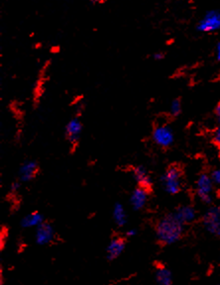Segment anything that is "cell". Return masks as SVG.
I'll use <instances>...</instances> for the list:
<instances>
[{"label": "cell", "instance_id": "obj_9", "mask_svg": "<svg viewBox=\"0 0 220 285\" xmlns=\"http://www.w3.org/2000/svg\"><path fill=\"white\" fill-rule=\"evenodd\" d=\"M39 172V164L36 161H25L19 168V179L20 182L32 181Z\"/></svg>", "mask_w": 220, "mask_h": 285}, {"label": "cell", "instance_id": "obj_16", "mask_svg": "<svg viewBox=\"0 0 220 285\" xmlns=\"http://www.w3.org/2000/svg\"><path fill=\"white\" fill-rule=\"evenodd\" d=\"M155 279L158 285H173V275L167 268H158L155 273Z\"/></svg>", "mask_w": 220, "mask_h": 285}, {"label": "cell", "instance_id": "obj_12", "mask_svg": "<svg viewBox=\"0 0 220 285\" xmlns=\"http://www.w3.org/2000/svg\"><path fill=\"white\" fill-rule=\"evenodd\" d=\"M133 173V177L135 179V181L137 182L138 186L146 188L148 190L151 191L152 186H153V180L152 177L149 173V171H147V169L143 166H138L135 167L132 171Z\"/></svg>", "mask_w": 220, "mask_h": 285}, {"label": "cell", "instance_id": "obj_13", "mask_svg": "<svg viewBox=\"0 0 220 285\" xmlns=\"http://www.w3.org/2000/svg\"><path fill=\"white\" fill-rule=\"evenodd\" d=\"M45 222V217L42 213L35 211V212H31L27 215H25L20 222V225L23 229H32V228H37L39 227L41 224H43Z\"/></svg>", "mask_w": 220, "mask_h": 285}, {"label": "cell", "instance_id": "obj_15", "mask_svg": "<svg viewBox=\"0 0 220 285\" xmlns=\"http://www.w3.org/2000/svg\"><path fill=\"white\" fill-rule=\"evenodd\" d=\"M112 217H113V221L116 226L124 227L126 225L127 213H126L124 206L121 203L117 202L114 204L113 210H112Z\"/></svg>", "mask_w": 220, "mask_h": 285}, {"label": "cell", "instance_id": "obj_18", "mask_svg": "<svg viewBox=\"0 0 220 285\" xmlns=\"http://www.w3.org/2000/svg\"><path fill=\"white\" fill-rule=\"evenodd\" d=\"M211 176L216 185H220V169H216L211 173Z\"/></svg>", "mask_w": 220, "mask_h": 285}, {"label": "cell", "instance_id": "obj_21", "mask_svg": "<svg viewBox=\"0 0 220 285\" xmlns=\"http://www.w3.org/2000/svg\"><path fill=\"white\" fill-rule=\"evenodd\" d=\"M153 58H154L155 60H162V59L165 58V54L162 53V52L155 53V54L153 55Z\"/></svg>", "mask_w": 220, "mask_h": 285}, {"label": "cell", "instance_id": "obj_7", "mask_svg": "<svg viewBox=\"0 0 220 285\" xmlns=\"http://www.w3.org/2000/svg\"><path fill=\"white\" fill-rule=\"evenodd\" d=\"M56 231L54 226L49 222H44L35 231V242L39 246H48L54 242Z\"/></svg>", "mask_w": 220, "mask_h": 285}, {"label": "cell", "instance_id": "obj_25", "mask_svg": "<svg viewBox=\"0 0 220 285\" xmlns=\"http://www.w3.org/2000/svg\"></svg>", "mask_w": 220, "mask_h": 285}, {"label": "cell", "instance_id": "obj_19", "mask_svg": "<svg viewBox=\"0 0 220 285\" xmlns=\"http://www.w3.org/2000/svg\"><path fill=\"white\" fill-rule=\"evenodd\" d=\"M214 142L220 147V125H219V127L214 133Z\"/></svg>", "mask_w": 220, "mask_h": 285}, {"label": "cell", "instance_id": "obj_1", "mask_svg": "<svg viewBox=\"0 0 220 285\" xmlns=\"http://www.w3.org/2000/svg\"><path fill=\"white\" fill-rule=\"evenodd\" d=\"M185 224H183L174 213L161 218L156 225L157 241L164 246L174 245L181 240L184 234Z\"/></svg>", "mask_w": 220, "mask_h": 285}, {"label": "cell", "instance_id": "obj_23", "mask_svg": "<svg viewBox=\"0 0 220 285\" xmlns=\"http://www.w3.org/2000/svg\"><path fill=\"white\" fill-rule=\"evenodd\" d=\"M215 113H216V116H217V119H218L219 125H220V102L218 104V105H217L216 110H215Z\"/></svg>", "mask_w": 220, "mask_h": 285}, {"label": "cell", "instance_id": "obj_22", "mask_svg": "<svg viewBox=\"0 0 220 285\" xmlns=\"http://www.w3.org/2000/svg\"><path fill=\"white\" fill-rule=\"evenodd\" d=\"M137 235V231L135 229H131V230H128L126 233H125V236L126 238H132V237H135Z\"/></svg>", "mask_w": 220, "mask_h": 285}, {"label": "cell", "instance_id": "obj_10", "mask_svg": "<svg viewBox=\"0 0 220 285\" xmlns=\"http://www.w3.org/2000/svg\"><path fill=\"white\" fill-rule=\"evenodd\" d=\"M126 248V240L123 237H113L106 248V258L109 262L118 259Z\"/></svg>", "mask_w": 220, "mask_h": 285}, {"label": "cell", "instance_id": "obj_2", "mask_svg": "<svg viewBox=\"0 0 220 285\" xmlns=\"http://www.w3.org/2000/svg\"><path fill=\"white\" fill-rule=\"evenodd\" d=\"M183 174L184 172L180 166H170L161 177V183L164 190L171 195L180 193L183 188Z\"/></svg>", "mask_w": 220, "mask_h": 285}, {"label": "cell", "instance_id": "obj_8", "mask_svg": "<svg viewBox=\"0 0 220 285\" xmlns=\"http://www.w3.org/2000/svg\"><path fill=\"white\" fill-rule=\"evenodd\" d=\"M82 123L79 118L74 117L71 119L65 127V135L71 145H76L81 137Z\"/></svg>", "mask_w": 220, "mask_h": 285}, {"label": "cell", "instance_id": "obj_6", "mask_svg": "<svg viewBox=\"0 0 220 285\" xmlns=\"http://www.w3.org/2000/svg\"><path fill=\"white\" fill-rule=\"evenodd\" d=\"M203 224L209 233L220 238V206H212L206 212Z\"/></svg>", "mask_w": 220, "mask_h": 285}, {"label": "cell", "instance_id": "obj_11", "mask_svg": "<svg viewBox=\"0 0 220 285\" xmlns=\"http://www.w3.org/2000/svg\"><path fill=\"white\" fill-rule=\"evenodd\" d=\"M149 193L150 190L140 186H137L132 191L130 196V205L135 211H140L146 206L149 200Z\"/></svg>", "mask_w": 220, "mask_h": 285}, {"label": "cell", "instance_id": "obj_3", "mask_svg": "<svg viewBox=\"0 0 220 285\" xmlns=\"http://www.w3.org/2000/svg\"><path fill=\"white\" fill-rule=\"evenodd\" d=\"M215 188V182L208 173H202L196 182V190L199 198L205 204H211L213 202V193Z\"/></svg>", "mask_w": 220, "mask_h": 285}, {"label": "cell", "instance_id": "obj_24", "mask_svg": "<svg viewBox=\"0 0 220 285\" xmlns=\"http://www.w3.org/2000/svg\"><path fill=\"white\" fill-rule=\"evenodd\" d=\"M216 57H217V59L220 61V42H219V44L217 45V49H216Z\"/></svg>", "mask_w": 220, "mask_h": 285}, {"label": "cell", "instance_id": "obj_20", "mask_svg": "<svg viewBox=\"0 0 220 285\" xmlns=\"http://www.w3.org/2000/svg\"><path fill=\"white\" fill-rule=\"evenodd\" d=\"M20 187H21V184L19 183V181H15V182H13V183L11 184V186H10V191L13 192V193H15V192H17V191L20 189Z\"/></svg>", "mask_w": 220, "mask_h": 285}, {"label": "cell", "instance_id": "obj_14", "mask_svg": "<svg viewBox=\"0 0 220 285\" xmlns=\"http://www.w3.org/2000/svg\"><path fill=\"white\" fill-rule=\"evenodd\" d=\"M174 214L185 225L194 222L197 217V211L191 205H182L178 207Z\"/></svg>", "mask_w": 220, "mask_h": 285}, {"label": "cell", "instance_id": "obj_17", "mask_svg": "<svg viewBox=\"0 0 220 285\" xmlns=\"http://www.w3.org/2000/svg\"><path fill=\"white\" fill-rule=\"evenodd\" d=\"M182 101L180 98H176L172 101L170 106V113L173 117H178L182 113Z\"/></svg>", "mask_w": 220, "mask_h": 285}, {"label": "cell", "instance_id": "obj_4", "mask_svg": "<svg viewBox=\"0 0 220 285\" xmlns=\"http://www.w3.org/2000/svg\"><path fill=\"white\" fill-rule=\"evenodd\" d=\"M153 142L162 149H169L175 142V134L168 125H158L152 132Z\"/></svg>", "mask_w": 220, "mask_h": 285}, {"label": "cell", "instance_id": "obj_5", "mask_svg": "<svg viewBox=\"0 0 220 285\" xmlns=\"http://www.w3.org/2000/svg\"><path fill=\"white\" fill-rule=\"evenodd\" d=\"M197 30L202 33H215L220 30V10L208 11L199 21Z\"/></svg>", "mask_w": 220, "mask_h": 285}, {"label": "cell", "instance_id": "obj_26", "mask_svg": "<svg viewBox=\"0 0 220 285\" xmlns=\"http://www.w3.org/2000/svg\"></svg>", "mask_w": 220, "mask_h": 285}]
</instances>
